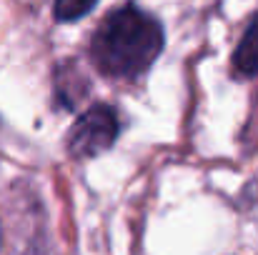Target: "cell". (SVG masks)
Here are the masks:
<instances>
[{
	"mask_svg": "<svg viewBox=\"0 0 258 255\" xmlns=\"http://www.w3.org/2000/svg\"><path fill=\"white\" fill-rule=\"evenodd\" d=\"M233 70L243 78H256L258 75V13L248 23L241 43L233 50Z\"/></svg>",
	"mask_w": 258,
	"mask_h": 255,
	"instance_id": "3",
	"label": "cell"
},
{
	"mask_svg": "<svg viewBox=\"0 0 258 255\" xmlns=\"http://www.w3.org/2000/svg\"><path fill=\"white\" fill-rule=\"evenodd\" d=\"M118 135H120L118 113L105 103H95L71 125L66 135V148L78 160L98 158L100 153L115 145Z\"/></svg>",
	"mask_w": 258,
	"mask_h": 255,
	"instance_id": "2",
	"label": "cell"
},
{
	"mask_svg": "<svg viewBox=\"0 0 258 255\" xmlns=\"http://www.w3.org/2000/svg\"><path fill=\"white\" fill-rule=\"evenodd\" d=\"M166 48V30L156 15L136 3L110 10L90 38L93 65L113 80H138Z\"/></svg>",
	"mask_w": 258,
	"mask_h": 255,
	"instance_id": "1",
	"label": "cell"
},
{
	"mask_svg": "<svg viewBox=\"0 0 258 255\" xmlns=\"http://www.w3.org/2000/svg\"><path fill=\"white\" fill-rule=\"evenodd\" d=\"M98 5V0H55L53 15L58 23H78Z\"/></svg>",
	"mask_w": 258,
	"mask_h": 255,
	"instance_id": "4",
	"label": "cell"
}]
</instances>
